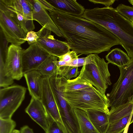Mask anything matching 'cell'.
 Instances as JSON below:
<instances>
[{
	"label": "cell",
	"mask_w": 133,
	"mask_h": 133,
	"mask_svg": "<svg viewBox=\"0 0 133 133\" xmlns=\"http://www.w3.org/2000/svg\"><path fill=\"white\" fill-rule=\"evenodd\" d=\"M53 22L77 54H99L108 51L121 42L108 30L81 16L57 9L49 11Z\"/></svg>",
	"instance_id": "1"
},
{
	"label": "cell",
	"mask_w": 133,
	"mask_h": 133,
	"mask_svg": "<svg viewBox=\"0 0 133 133\" xmlns=\"http://www.w3.org/2000/svg\"><path fill=\"white\" fill-rule=\"evenodd\" d=\"M81 17L109 30L118 38L130 58L133 57V24L111 6L85 9Z\"/></svg>",
	"instance_id": "2"
},
{
	"label": "cell",
	"mask_w": 133,
	"mask_h": 133,
	"mask_svg": "<svg viewBox=\"0 0 133 133\" xmlns=\"http://www.w3.org/2000/svg\"><path fill=\"white\" fill-rule=\"evenodd\" d=\"M62 97L73 109L84 111L88 110L99 111L109 115L108 100L93 86L79 90L63 92Z\"/></svg>",
	"instance_id": "3"
},
{
	"label": "cell",
	"mask_w": 133,
	"mask_h": 133,
	"mask_svg": "<svg viewBox=\"0 0 133 133\" xmlns=\"http://www.w3.org/2000/svg\"><path fill=\"white\" fill-rule=\"evenodd\" d=\"M120 75L110 92L107 94L109 107L114 108L129 102L133 95V57L126 65L118 67Z\"/></svg>",
	"instance_id": "4"
},
{
	"label": "cell",
	"mask_w": 133,
	"mask_h": 133,
	"mask_svg": "<svg viewBox=\"0 0 133 133\" xmlns=\"http://www.w3.org/2000/svg\"><path fill=\"white\" fill-rule=\"evenodd\" d=\"M109 64L97 54H95L92 63L83 65L78 76L105 95L107 89L111 84Z\"/></svg>",
	"instance_id": "5"
},
{
	"label": "cell",
	"mask_w": 133,
	"mask_h": 133,
	"mask_svg": "<svg viewBox=\"0 0 133 133\" xmlns=\"http://www.w3.org/2000/svg\"><path fill=\"white\" fill-rule=\"evenodd\" d=\"M26 88L14 85L0 90V118H11L24 99Z\"/></svg>",
	"instance_id": "6"
},
{
	"label": "cell",
	"mask_w": 133,
	"mask_h": 133,
	"mask_svg": "<svg viewBox=\"0 0 133 133\" xmlns=\"http://www.w3.org/2000/svg\"><path fill=\"white\" fill-rule=\"evenodd\" d=\"M0 26L6 39L11 44L20 46L26 41L23 39L27 34L10 17L0 2Z\"/></svg>",
	"instance_id": "7"
},
{
	"label": "cell",
	"mask_w": 133,
	"mask_h": 133,
	"mask_svg": "<svg viewBox=\"0 0 133 133\" xmlns=\"http://www.w3.org/2000/svg\"><path fill=\"white\" fill-rule=\"evenodd\" d=\"M50 56L36 42L30 45L25 49H22L21 58L23 74L36 70Z\"/></svg>",
	"instance_id": "8"
},
{
	"label": "cell",
	"mask_w": 133,
	"mask_h": 133,
	"mask_svg": "<svg viewBox=\"0 0 133 133\" xmlns=\"http://www.w3.org/2000/svg\"><path fill=\"white\" fill-rule=\"evenodd\" d=\"M37 32L38 38L36 43L50 55L58 57L70 51V47L67 42L55 39L51 34V31L44 26Z\"/></svg>",
	"instance_id": "9"
},
{
	"label": "cell",
	"mask_w": 133,
	"mask_h": 133,
	"mask_svg": "<svg viewBox=\"0 0 133 133\" xmlns=\"http://www.w3.org/2000/svg\"><path fill=\"white\" fill-rule=\"evenodd\" d=\"M49 78L43 77L41 101L48 114L56 122L64 133H68L62 120L50 85Z\"/></svg>",
	"instance_id": "10"
},
{
	"label": "cell",
	"mask_w": 133,
	"mask_h": 133,
	"mask_svg": "<svg viewBox=\"0 0 133 133\" xmlns=\"http://www.w3.org/2000/svg\"><path fill=\"white\" fill-rule=\"evenodd\" d=\"M20 46L10 45L8 47L5 63L6 75L11 81L20 80L24 76L22 70Z\"/></svg>",
	"instance_id": "11"
},
{
	"label": "cell",
	"mask_w": 133,
	"mask_h": 133,
	"mask_svg": "<svg viewBox=\"0 0 133 133\" xmlns=\"http://www.w3.org/2000/svg\"><path fill=\"white\" fill-rule=\"evenodd\" d=\"M32 9V20L38 22L59 37L63 35L55 25L49 13L38 0H29Z\"/></svg>",
	"instance_id": "12"
},
{
	"label": "cell",
	"mask_w": 133,
	"mask_h": 133,
	"mask_svg": "<svg viewBox=\"0 0 133 133\" xmlns=\"http://www.w3.org/2000/svg\"><path fill=\"white\" fill-rule=\"evenodd\" d=\"M25 112L45 132L49 124L48 114L41 100L31 97Z\"/></svg>",
	"instance_id": "13"
},
{
	"label": "cell",
	"mask_w": 133,
	"mask_h": 133,
	"mask_svg": "<svg viewBox=\"0 0 133 133\" xmlns=\"http://www.w3.org/2000/svg\"><path fill=\"white\" fill-rule=\"evenodd\" d=\"M55 9L73 15L81 16L85 10L76 0H46Z\"/></svg>",
	"instance_id": "14"
},
{
	"label": "cell",
	"mask_w": 133,
	"mask_h": 133,
	"mask_svg": "<svg viewBox=\"0 0 133 133\" xmlns=\"http://www.w3.org/2000/svg\"><path fill=\"white\" fill-rule=\"evenodd\" d=\"M29 93L32 97L41 100L43 76L36 70L28 72L24 75Z\"/></svg>",
	"instance_id": "15"
},
{
	"label": "cell",
	"mask_w": 133,
	"mask_h": 133,
	"mask_svg": "<svg viewBox=\"0 0 133 133\" xmlns=\"http://www.w3.org/2000/svg\"><path fill=\"white\" fill-rule=\"evenodd\" d=\"M90 120L100 133H105L108 125V115L96 110L85 111Z\"/></svg>",
	"instance_id": "16"
},
{
	"label": "cell",
	"mask_w": 133,
	"mask_h": 133,
	"mask_svg": "<svg viewBox=\"0 0 133 133\" xmlns=\"http://www.w3.org/2000/svg\"><path fill=\"white\" fill-rule=\"evenodd\" d=\"M0 2L3 4L10 17L26 34L35 29V28L33 20H28L22 14L11 6L4 4L0 1Z\"/></svg>",
	"instance_id": "17"
},
{
	"label": "cell",
	"mask_w": 133,
	"mask_h": 133,
	"mask_svg": "<svg viewBox=\"0 0 133 133\" xmlns=\"http://www.w3.org/2000/svg\"><path fill=\"white\" fill-rule=\"evenodd\" d=\"M22 14L28 20H32V9L29 0H0Z\"/></svg>",
	"instance_id": "18"
},
{
	"label": "cell",
	"mask_w": 133,
	"mask_h": 133,
	"mask_svg": "<svg viewBox=\"0 0 133 133\" xmlns=\"http://www.w3.org/2000/svg\"><path fill=\"white\" fill-rule=\"evenodd\" d=\"M133 113V104L130 102L114 108H111L108 115L109 124L114 123Z\"/></svg>",
	"instance_id": "19"
},
{
	"label": "cell",
	"mask_w": 133,
	"mask_h": 133,
	"mask_svg": "<svg viewBox=\"0 0 133 133\" xmlns=\"http://www.w3.org/2000/svg\"><path fill=\"white\" fill-rule=\"evenodd\" d=\"M61 84L63 92H68L81 89L92 86L88 81L78 76L71 80L60 76Z\"/></svg>",
	"instance_id": "20"
},
{
	"label": "cell",
	"mask_w": 133,
	"mask_h": 133,
	"mask_svg": "<svg viewBox=\"0 0 133 133\" xmlns=\"http://www.w3.org/2000/svg\"><path fill=\"white\" fill-rule=\"evenodd\" d=\"M58 57L51 55L36 70L43 77L50 78L58 75V68L55 63Z\"/></svg>",
	"instance_id": "21"
},
{
	"label": "cell",
	"mask_w": 133,
	"mask_h": 133,
	"mask_svg": "<svg viewBox=\"0 0 133 133\" xmlns=\"http://www.w3.org/2000/svg\"><path fill=\"white\" fill-rule=\"evenodd\" d=\"M105 57L109 63L115 65L118 67H122L126 65L131 59L126 53L118 48L112 49Z\"/></svg>",
	"instance_id": "22"
},
{
	"label": "cell",
	"mask_w": 133,
	"mask_h": 133,
	"mask_svg": "<svg viewBox=\"0 0 133 133\" xmlns=\"http://www.w3.org/2000/svg\"><path fill=\"white\" fill-rule=\"evenodd\" d=\"M73 109L78 122L80 133H100L92 124L85 111Z\"/></svg>",
	"instance_id": "23"
},
{
	"label": "cell",
	"mask_w": 133,
	"mask_h": 133,
	"mask_svg": "<svg viewBox=\"0 0 133 133\" xmlns=\"http://www.w3.org/2000/svg\"><path fill=\"white\" fill-rule=\"evenodd\" d=\"M132 117V115H129L114 123L109 124L105 133H121L123 132L128 123L130 122Z\"/></svg>",
	"instance_id": "24"
},
{
	"label": "cell",
	"mask_w": 133,
	"mask_h": 133,
	"mask_svg": "<svg viewBox=\"0 0 133 133\" xmlns=\"http://www.w3.org/2000/svg\"><path fill=\"white\" fill-rule=\"evenodd\" d=\"M78 67L65 66L59 68L58 75L63 76L67 79L77 77L80 71Z\"/></svg>",
	"instance_id": "25"
},
{
	"label": "cell",
	"mask_w": 133,
	"mask_h": 133,
	"mask_svg": "<svg viewBox=\"0 0 133 133\" xmlns=\"http://www.w3.org/2000/svg\"><path fill=\"white\" fill-rule=\"evenodd\" d=\"M16 126L11 118H0V133H12Z\"/></svg>",
	"instance_id": "26"
},
{
	"label": "cell",
	"mask_w": 133,
	"mask_h": 133,
	"mask_svg": "<svg viewBox=\"0 0 133 133\" xmlns=\"http://www.w3.org/2000/svg\"><path fill=\"white\" fill-rule=\"evenodd\" d=\"M116 9L122 16L129 21L131 22L133 20V7L120 4Z\"/></svg>",
	"instance_id": "27"
},
{
	"label": "cell",
	"mask_w": 133,
	"mask_h": 133,
	"mask_svg": "<svg viewBox=\"0 0 133 133\" xmlns=\"http://www.w3.org/2000/svg\"><path fill=\"white\" fill-rule=\"evenodd\" d=\"M95 54L88 55L86 57L78 58L72 62L68 64L66 66L79 67L89 63L93 61Z\"/></svg>",
	"instance_id": "28"
},
{
	"label": "cell",
	"mask_w": 133,
	"mask_h": 133,
	"mask_svg": "<svg viewBox=\"0 0 133 133\" xmlns=\"http://www.w3.org/2000/svg\"><path fill=\"white\" fill-rule=\"evenodd\" d=\"M49 124L46 133H64L56 122L48 114Z\"/></svg>",
	"instance_id": "29"
},
{
	"label": "cell",
	"mask_w": 133,
	"mask_h": 133,
	"mask_svg": "<svg viewBox=\"0 0 133 133\" xmlns=\"http://www.w3.org/2000/svg\"><path fill=\"white\" fill-rule=\"evenodd\" d=\"M79 56L77 55V53L74 51L70 50L64 55L58 57L59 60L64 61L68 64L78 58Z\"/></svg>",
	"instance_id": "30"
},
{
	"label": "cell",
	"mask_w": 133,
	"mask_h": 133,
	"mask_svg": "<svg viewBox=\"0 0 133 133\" xmlns=\"http://www.w3.org/2000/svg\"><path fill=\"white\" fill-rule=\"evenodd\" d=\"M38 38L37 32L32 30L27 33L26 37L23 40L27 41L28 44L30 45L36 43Z\"/></svg>",
	"instance_id": "31"
},
{
	"label": "cell",
	"mask_w": 133,
	"mask_h": 133,
	"mask_svg": "<svg viewBox=\"0 0 133 133\" xmlns=\"http://www.w3.org/2000/svg\"><path fill=\"white\" fill-rule=\"evenodd\" d=\"M88 1L94 4H101L104 5L105 7H109L112 5L115 1L114 0H88Z\"/></svg>",
	"instance_id": "32"
},
{
	"label": "cell",
	"mask_w": 133,
	"mask_h": 133,
	"mask_svg": "<svg viewBox=\"0 0 133 133\" xmlns=\"http://www.w3.org/2000/svg\"><path fill=\"white\" fill-rule=\"evenodd\" d=\"M43 6L48 11L55 9L46 0H38Z\"/></svg>",
	"instance_id": "33"
},
{
	"label": "cell",
	"mask_w": 133,
	"mask_h": 133,
	"mask_svg": "<svg viewBox=\"0 0 133 133\" xmlns=\"http://www.w3.org/2000/svg\"><path fill=\"white\" fill-rule=\"evenodd\" d=\"M20 133H34L32 129L27 125H25L22 127Z\"/></svg>",
	"instance_id": "34"
},
{
	"label": "cell",
	"mask_w": 133,
	"mask_h": 133,
	"mask_svg": "<svg viewBox=\"0 0 133 133\" xmlns=\"http://www.w3.org/2000/svg\"><path fill=\"white\" fill-rule=\"evenodd\" d=\"M55 63L58 68L62 66H66L68 64L66 62L64 61L59 60L56 61L55 62Z\"/></svg>",
	"instance_id": "35"
},
{
	"label": "cell",
	"mask_w": 133,
	"mask_h": 133,
	"mask_svg": "<svg viewBox=\"0 0 133 133\" xmlns=\"http://www.w3.org/2000/svg\"><path fill=\"white\" fill-rule=\"evenodd\" d=\"M130 122H129L128 123V124L127 125V126H126V128H125V129H124V130L123 133H128V129L129 126V125L130 124Z\"/></svg>",
	"instance_id": "36"
},
{
	"label": "cell",
	"mask_w": 133,
	"mask_h": 133,
	"mask_svg": "<svg viewBox=\"0 0 133 133\" xmlns=\"http://www.w3.org/2000/svg\"><path fill=\"white\" fill-rule=\"evenodd\" d=\"M129 101L131 102L133 104V95L130 99Z\"/></svg>",
	"instance_id": "37"
},
{
	"label": "cell",
	"mask_w": 133,
	"mask_h": 133,
	"mask_svg": "<svg viewBox=\"0 0 133 133\" xmlns=\"http://www.w3.org/2000/svg\"><path fill=\"white\" fill-rule=\"evenodd\" d=\"M128 1L130 4H132L133 6V0H128Z\"/></svg>",
	"instance_id": "38"
},
{
	"label": "cell",
	"mask_w": 133,
	"mask_h": 133,
	"mask_svg": "<svg viewBox=\"0 0 133 133\" xmlns=\"http://www.w3.org/2000/svg\"><path fill=\"white\" fill-rule=\"evenodd\" d=\"M131 22L132 23V24H133V20H132V21H131Z\"/></svg>",
	"instance_id": "39"
}]
</instances>
